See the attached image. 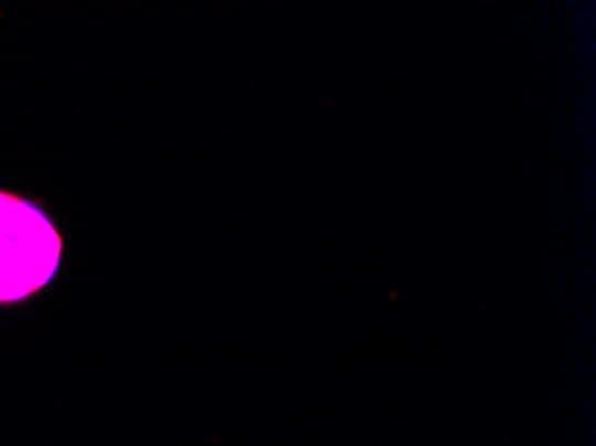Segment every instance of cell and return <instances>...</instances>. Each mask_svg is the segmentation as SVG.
Returning <instances> with one entry per match:
<instances>
[{
	"instance_id": "6da1fadb",
	"label": "cell",
	"mask_w": 596,
	"mask_h": 446,
	"mask_svg": "<svg viewBox=\"0 0 596 446\" xmlns=\"http://www.w3.org/2000/svg\"><path fill=\"white\" fill-rule=\"evenodd\" d=\"M63 238L29 198L0 191V305L22 304L54 281Z\"/></svg>"
}]
</instances>
